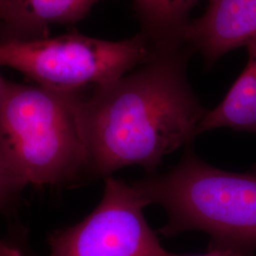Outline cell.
<instances>
[{
  "label": "cell",
  "mask_w": 256,
  "mask_h": 256,
  "mask_svg": "<svg viewBox=\"0 0 256 256\" xmlns=\"http://www.w3.org/2000/svg\"><path fill=\"white\" fill-rule=\"evenodd\" d=\"M0 256H23L16 248L0 241Z\"/></svg>",
  "instance_id": "cell-11"
},
{
  "label": "cell",
  "mask_w": 256,
  "mask_h": 256,
  "mask_svg": "<svg viewBox=\"0 0 256 256\" xmlns=\"http://www.w3.org/2000/svg\"><path fill=\"white\" fill-rule=\"evenodd\" d=\"M178 50H156L132 74L80 97L77 115L86 168L110 176L129 165L153 172L165 155L196 137L208 111L187 82Z\"/></svg>",
  "instance_id": "cell-1"
},
{
  "label": "cell",
  "mask_w": 256,
  "mask_h": 256,
  "mask_svg": "<svg viewBox=\"0 0 256 256\" xmlns=\"http://www.w3.org/2000/svg\"><path fill=\"white\" fill-rule=\"evenodd\" d=\"M99 0H0V20L19 36H37L54 24L82 19Z\"/></svg>",
  "instance_id": "cell-7"
},
{
  "label": "cell",
  "mask_w": 256,
  "mask_h": 256,
  "mask_svg": "<svg viewBox=\"0 0 256 256\" xmlns=\"http://www.w3.org/2000/svg\"><path fill=\"white\" fill-rule=\"evenodd\" d=\"M256 37V0H210L204 14L182 32L183 43L198 50L209 64Z\"/></svg>",
  "instance_id": "cell-6"
},
{
  "label": "cell",
  "mask_w": 256,
  "mask_h": 256,
  "mask_svg": "<svg viewBox=\"0 0 256 256\" xmlns=\"http://www.w3.org/2000/svg\"><path fill=\"white\" fill-rule=\"evenodd\" d=\"M166 256H254L252 254L248 252H238V250H226V248H210L209 252L205 254L202 256H176L169 254Z\"/></svg>",
  "instance_id": "cell-10"
},
{
  "label": "cell",
  "mask_w": 256,
  "mask_h": 256,
  "mask_svg": "<svg viewBox=\"0 0 256 256\" xmlns=\"http://www.w3.org/2000/svg\"><path fill=\"white\" fill-rule=\"evenodd\" d=\"M7 192H8V189H7L5 183L3 182V178H2V176H1V174H0V202H1V200L3 198L4 194Z\"/></svg>",
  "instance_id": "cell-12"
},
{
  "label": "cell",
  "mask_w": 256,
  "mask_h": 256,
  "mask_svg": "<svg viewBox=\"0 0 256 256\" xmlns=\"http://www.w3.org/2000/svg\"><path fill=\"white\" fill-rule=\"evenodd\" d=\"M200 0H134L144 34L156 50H174L182 44L188 14Z\"/></svg>",
  "instance_id": "cell-9"
},
{
  "label": "cell",
  "mask_w": 256,
  "mask_h": 256,
  "mask_svg": "<svg viewBox=\"0 0 256 256\" xmlns=\"http://www.w3.org/2000/svg\"><path fill=\"white\" fill-rule=\"evenodd\" d=\"M132 186L146 205L167 212V224L160 230L165 236L202 230L210 236L209 250H256V174L220 170L187 150L170 171Z\"/></svg>",
  "instance_id": "cell-3"
},
{
  "label": "cell",
  "mask_w": 256,
  "mask_h": 256,
  "mask_svg": "<svg viewBox=\"0 0 256 256\" xmlns=\"http://www.w3.org/2000/svg\"><path fill=\"white\" fill-rule=\"evenodd\" d=\"M77 92L6 82L0 94V174L8 191L68 182L86 168Z\"/></svg>",
  "instance_id": "cell-2"
},
{
  "label": "cell",
  "mask_w": 256,
  "mask_h": 256,
  "mask_svg": "<svg viewBox=\"0 0 256 256\" xmlns=\"http://www.w3.org/2000/svg\"><path fill=\"white\" fill-rule=\"evenodd\" d=\"M3 82H4V79L0 76V94H1V90H2V86H3Z\"/></svg>",
  "instance_id": "cell-13"
},
{
  "label": "cell",
  "mask_w": 256,
  "mask_h": 256,
  "mask_svg": "<svg viewBox=\"0 0 256 256\" xmlns=\"http://www.w3.org/2000/svg\"><path fill=\"white\" fill-rule=\"evenodd\" d=\"M146 203L132 185L108 176L97 208L48 238V256H166L144 216Z\"/></svg>",
  "instance_id": "cell-5"
},
{
  "label": "cell",
  "mask_w": 256,
  "mask_h": 256,
  "mask_svg": "<svg viewBox=\"0 0 256 256\" xmlns=\"http://www.w3.org/2000/svg\"><path fill=\"white\" fill-rule=\"evenodd\" d=\"M248 61L224 100L203 118L196 135L220 128L256 133V37L246 45Z\"/></svg>",
  "instance_id": "cell-8"
},
{
  "label": "cell",
  "mask_w": 256,
  "mask_h": 256,
  "mask_svg": "<svg viewBox=\"0 0 256 256\" xmlns=\"http://www.w3.org/2000/svg\"><path fill=\"white\" fill-rule=\"evenodd\" d=\"M154 50L144 34L117 42L79 34L14 38L0 43V66L18 70L41 86L72 92L119 79L146 63Z\"/></svg>",
  "instance_id": "cell-4"
}]
</instances>
